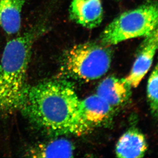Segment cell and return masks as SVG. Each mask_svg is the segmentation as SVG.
I'll return each instance as SVG.
<instances>
[{
  "mask_svg": "<svg viewBox=\"0 0 158 158\" xmlns=\"http://www.w3.org/2000/svg\"><path fill=\"white\" fill-rule=\"evenodd\" d=\"M131 88L125 78L110 76L99 84L97 94L116 109L128 102L132 94Z\"/></svg>",
  "mask_w": 158,
  "mask_h": 158,
  "instance_id": "ba28073f",
  "label": "cell"
},
{
  "mask_svg": "<svg viewBox=\"0 0 158 158\" xmlns=\"http://www.w3.org/2000/svg\"><path fill=\"white\" fill-rule=\"evenodd\" d=\"M115 112V109L97 94L80 99L78 113L83 134L95 127L108 125Z\"/></svg>",
  "mask_w": 158,
  "mask_h": 158,
  "instance_id": "5b68a950",
  "label": "cell"
},
{
  "mask_svg": "<svg viewBox=\"0 0 158 158\" xmlns=\"http://www.w3.org/2000/svg\"><path fill=\"white\" fill-rule=\"evenodd\" d=\"M24 3L25 0H0V27L7 35L19 31Z\"/></svg>",
  "mask_w": 158,
  "mask_h": 158,
  "instance_id": "30bf717a",
  "label": "cell"
},
{
  "mask_svg": "<svg viewBox=\"0 0 158 158\" xmlns=\"http://www.w3.org/2000/svg\"><path fill=\"white\" fill-rule=\"evenodd\" d=\"M34 30L9 40L0 61V113L20 109L25 98L27 70L32 47L36 39Z\"/></svg>",
  "mask_w": 158,
  "mask_h": 158,
  "instance_id": "7a4b0ae2",
  "label": "cell"
},
{
  "mask_svg": "<svg viewBox=\"0 0 158 158\" xmlns=\"http://www.w3.org/2000/svg\"><path fill=\"white\" fill-rule=\"evenodd\" d=\"M158 27V3L142 5L115 18L100 36L106 46L137 37H146Z\"/></svg>",
  "mask_w": 158,
  "mask_h": 158,
  "instance_id": "277c9868",
  "label": "cell"
},
{
  "mask_svg": "<svg viewBox=\"0 0 158 158\" xmlns=\"http://www.w3.org/2000/svg\"><path fill=\"white\" fill-rule=\"evenodd\" d=\"M154 34L155 36L156 41L157 45V49L158 50V27L155 30H154Z\"/></svg>",
  "mask_w": 158,
  "mask_h": 158,
  "instance_id": "4fadbf2b",
  "label": "cell"
},
{
  "mask_svg": "<svg viewBox=\"0 0 158 158\" xmlns=\"http://www.w3.org/2000/svg\"><path fill=\"white\" fill-rule=\"evenodd\" d=\"M147 96L151 113L158 117V61L148 81Z\"/></svg>",
  "mask_w": 158,
  "mask_h": 158,
  "instance_id": "7c38bea8",
  "label": "cell"
},
{
  "mask_svg": "<svg viewBox=\"0 0 158 158\" xmlns=\"http://www.w3.org/2000/svg\"><path fill=\"white\" fill-rule=\"evenodd\" d=\"M75 88L63 80L45 81L29 87L21 108L36 125L55 135L84 134Z\"/></svg>",
  "mask_w": 158,
  "mask_h": 158,
  "instance_id": "6da1fadb",
  "label": "cell"
},
{
  "mask_svg": "<svg viewBox=\"0 0 158 158\" xmlns=\"http://www.w3.org/2000/svg\"><path fill=\"white\" fill-rule=\"evenodd\" d=\"M147 150V144L143 133L131 128L121 136L116 143V154L119 158H142Z\"/></svg>",
  "mask_w": 158,
  "mask_h": 158,
  "instance_id": "9c48e42d",
  "label": "cell"
},
{
  "mask_svg": "<svg viewBox=\"0 0 158 158\" xmlns=\"http://www.w3.org/2000/svg\"><path fill=\"white\" fill-rule=\"evenodd\" d=\"M69 12L72 20L90 29L98 27L103 20L101 0H72Z\"/></svg>",
  "mask_w": 158,
  "mask_h": 158,
  "instance_id": "52a82bcc",
  "label": "cell"
},
{
  "mask_svg": "<svg viewBox=\"0 0 158 158\" xmlns=\"http://www.w3.org/2000/svg\"><path fill=\"white\" fill-rule=\"evenodd\" d=\"M74 147L66 139H56L34 147L29 156L38 158H70L73 157Z\"/></svg>",
  "mask_w": 158,
  "mask_h": 158,
  "instance_id": "8fae6325",
  "label": "cell"
},
{
  "mask_svg": "<svg viewBox=\"0 0 158 158\" xmlns=\"http://www.w3.org/2000/svg\"><path fill=\"white\" fill-rule=\"evenodd\" d=\"M157 50V45L154 31L145 37V40L139 48L132 69L128 76L125 78L132 88L138 86L151 68Z\"/></svg>",
  "mask_w": 158,
  "mask_h": 158,
  "instance_id": "8992f818",
  "label": "cell"
},
{
  "mask_svg": "<svg viewBox=\"0 0 158 158\" xmlns=\"http://www.w3.org/2000/svg\"><path fill=\"white\" fill-rule=\"evenodd\" d=\"M108 47L94 42L73 46L64 55L62 72L73 79L91 81L100 78L111 67L112 52Z\"/></svg>",
  "mask_w": 158,
  "mask_h": 158,
  "instance_id": "3957f363",
  "label": "cell"
}]
</instances>
